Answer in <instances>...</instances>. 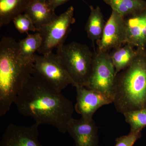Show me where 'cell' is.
I'll use <instances>...</instances> for the list:
<instances>
[{"label":"cell","instance_id":"cell-1","mask_svg":"<svg viewBox=\"0 0 146 146\" xmlns=\"http://www.w3.org/2000/svg\"><path fill=\"white\" fill-rule=\"evenodd\" d=\"M20 114L33 118L39 125L47 124L59 132H67L74 106L54 87L43 79L32 74L18 91L14 102Z\"/></svg>","mask_w":146,"mask_h":146},{"label":"cell","instance_id":"cell-2","mask_svg":"<svg viewBox=\"0 0 146 146\" xmlns=\"http://www.w3.org/2000/svg\"><path fill=\"white\" fill-rule=\"evenodd\" d=\"M34 59L21 55L18 42L4 36L0 42V117L10 110L18 91L32 75Z\"/></svg>","mask_w":146,"mask_h":146},{"label":"cell","instance_id":"cell-3","mask_svg":"<svg viewBox=\"0 0 146 146\" xmlns=\"http://www.w3.org/2000/svg\"><path fill=\"white\" fill-rule=\"evenodd\" d=\"M137 49L132 64L115 78L113 103L122 114L146 106V51Z\"/></svg>","mask_w":146,"mask_h":146},{"label":"cell","instance_id":"cell-4","mask_svg":"<svg viewBox=\"0 0 146 146\" xmlns=\"http://www.w3.org/2000/svg\"><path fill=\"white\" fill-rule=\"evenodd\" d=\"M58 56L75 83L86 87L91 74L94 54L86 44L72 42L57 48Z\"/></svg>","mask_w":146,"mask_h":146},{"label":"cell","instance_id":"cell-5","mask_svg":"<svg viewBox=\"0 0 146 146\" xmlns=\"http://www.w3.org/2000/svg\"><path fill=\"white\" fill-rule=\"evenodd\" d=\"M74 8L71 6L49 23L38 31L42 39V46L38 52L42 55L52 52L53 50L64 44L71 31V25L74 23Z\"/></svg>","mask_w":146,"mask_h":146},{"label":"cell","instance_id":"cell-6","mask_svg":"<svg viewBox=\"0 0 146 146\" xmlns=\"http://www.w3.org/2000/svg\"><path fill=\"white\" fill-rule=\"evenodd\" d=\"M34 68L32 74L43 79L59 92L75 83L57 54L53 52L38 55L35 54Z\"/></svg>","mask_w":146,"mask_h":146},{"label":"cell","instance_id":"cell-7","mask_svg":"<svg viewBox=\"0 0 146 146\" xmlns=\"http://www.w3.org/2000/svg\"><path fill=\"white\" fill-rule=\"evenodd\" d=\"M117 74L109 52L94 54L92 68L86 88L101 92L113 98Z\"/></svg>","mask_w":146,"mask_h":146},{"label":"cell","instance_id":"cell-8","mask_svg":"<svg viewBox=\"0 0 146 146\" xmlns=\"http://www.w3.org/2000/svg\"><path fill=\"white\" fill-rule=\"evenodd\" d=\"M96 42L98 52H109L110 50L126 44V28L124 17L112 11L106 23L101 39Z\"/></svg>","mask_w":146,"mask_h":146},{"label":"cell","instance_id":"cell-9","mask_svg":"<svg viewBox=\"0 0 146 146\" xmlns=\"http://www.w3.org/2000/svg\"><path fill=\"white\" fill-rule=\"evenodd\" d=\"M75 110L82 117L93 119L95 112L102 106L113 103V99L105 94L77 85Z\"/></svg>","mask_w":146,"mask_h":146},{"label":"cell","instance_id":"cell-10","mask_svg":"<svg viewBox=\"0 0 146 146\" xmlns=\"http://www.w3.org/2000/svg\"><path fill=\"white\" fill-rule=\"evenodd\" d=\"M39 125H9L3 134L0 146H43L39 140Z\"/></svg>","mask_w":146,"mask_h":146},{"label":"cell","instance_id":"cell-11","mask_svg":"<svg viewBox=\"0 0 146 146\" xmlns=\"http://www.w3.org/2000/svg\"><path fill=\"white\" fill-rule=\"evenodd\" d=\"M67 132L75 141V146H99L98 127L93 119L72 118Z\"/></svg>","mask_w":146,"mask_h":146},{"label":"cell","instance_id":"cell-12","mask_svg":"<svg viewBox=\"0 0 146 146\" xmlns=\"http://www.w3.org/2000/svg\"><path fill=\"white\" fill-rule=\"evenodd\" d=\"M126 44L139 49L146 47V10L125 17Z\"/></svg>","mask_w":146,"mask_h":146},{"label":"cell","instance_id":"cell-13","mask_svg":"<svg viewBox=\"0 0 146 146\" xmlns=\"http://www.w3.org/2000/svg\"><path fill=\"white\" fill-rule=\"evenodd\" d=\"M24 13L30 18L38 31L57 16L47 2L39 0H31Z\"/></svg>","mask_w":146,"mask_h":146},{"label":"cell","instance_id":"cell-14","mask_svg":"<svg viewBox=\"0 0 146 146\" xmlns=\"http://www.w3.org/2000/svg\"><path fill=\"white\" fill-rule=\"evenodd\" d=\"M137 54V49L129 44L112 49L109 54L117 74L125 70L132 64Z\"/></svg>","mask_w":146,"mask_h":146},{"label":"cell","instance_id":"cell-15","mask_svg":"<svg viewBox=\"0 0 146 146\" xmlns=\"http://www.w3.org/2000/svg\"><path fill=\"white\" fill-rule=\"evenodd\" d=\"M31 0H0V27L25 12Z\"/></svg>","mask_w":146,"mask_h":146},{"label":"cell","instance_id":"cell-16","mask_svg":"<svg viewBox=\"0 0 146 146\" xmlns=\"http://www.w3.org/2000/svg\"><path fill=\"white\" fill-rule=\"evenodd\" d=\"M90 13L86 22L85 30L89 39L94 42L101 39L106 23L99 7L90 6Z\"/></svg>","mask_w":146,"mask_h":146},{"label":"cell","instance_id":"cell-17","mask_svg":"<svg viewBox=\"0 0 146 146\" xmlns=\"http://www.w3.org/2000/svg\"><path fill=\"white\" fill-rule=\"evenodd\" d=\"M112 11L126 17L131 14L146 10L145 0H103Z\"/></svg>","mask_w":146,"mask_h":146},{"label":"cell","instance_id":"cell-18","mask_svg":"<svg viewBox=\"0 0 146 146\" xmlns=\"http://www.w3.org/2000/svg\"><path fill=\"white\" fill-rule=\"evenodd\" d=\"M42 42V37L38 32L34 34H29L18 42L21 55L27 58L34 59L35 52H38Z\"/></svg>","mask_w":146,"mask_h":146},{"label":"cell","instance_id":"cell-19","mask_svg":"<svg viewBox=\"0 0 146 146\" xmlns=\"http://www.w3.org/2000/svg\"><path fill=\"white\" fill-rule=\"evenodd\" d=\"M126 122L129 125L130 131L141 132L146 127V107L123 113Z\"/></svg>","mask_w":146,"mask_h":146},{"label":"cell","instance_id":"cell-20","mask_svg":"<svg viewBox=\"0 0 146 146\" xmlns=\"http://www.w3.org/2000/svg\"><path fill=\"white\" fill-rule=\"evenodd\" d=\"M13 22L15 28L20 33H26L29 31L38 32L31 19L25 13L18 15Z\"/></svg>","mask_w":146,"mask_h":146},{"label":"cell","instance_id":"cell-21","mask_svg":"<svg viewBox=\"0 0 146 146\" xmlns=\"http://www.w3.org/2000/svg\"><path fill=\"white\" fill-rule=\"evenodd\" d=\"M141 137V132L130 131L127 135L117 138L115 146H133L136 141Z\"/></svg>","mask_w":146,"mask_h":146},{"label":"cell","instance_id":"cell-22","mask_svg":"<svg viewBox=\"0 0 146 146\" xmlns=\"http://www.w3.org/2000/svg\"><path fill=\"white\" fill-rule=\"evenodd\" d=\"M70 0H48L47 3L48 4L50 7L53 10H55L56 8L59 6L62 5Z\"/></svg>","mask_w":146,"mask_h":146},{"label":"cell","instance_id":"cell-23","mask_svg":"<svg viewBox=\"0 0 146 146\" xmlns=\"http://www.w3.org/2000/svg\"><path fill=\"white\" fill-rule=\"evenodd\" d=\"M43 2H47L48 0H39Z\"/></svg>","mask_w":146,"mask_h":146},{"label":"cell","instance_id":"cell-24","mask_svg":"<svg viewBox=\"0 0 146 146\" xmlns=\"http://www.w3.org/2000/svg\"><path fill=\"white\" fill-rule=\"evenodd\" d=\"M145 50H146V47Z\"/></svg>","mask_w":146,"mask_h":146},{"label":"cell","instance_id":"cell-25","mask_svg":"<svg viewBox=\"0 0 146 146\" xmlns=\"http://www.w3.org/2000/svg\"></svg>","mask_w":146,"mask_h":146}]
</instances>
